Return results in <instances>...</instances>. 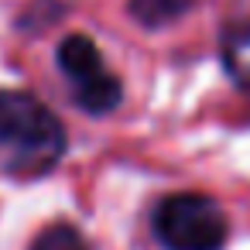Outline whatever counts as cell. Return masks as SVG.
Here are the masks:
<instances>
[{"instance_id": "6da1fadb", "label": "cell", "mask_w": 250, "mask_h": 250, "mask_svg": "<svg viewBox=\"0 0 250 250\" xmlns=\"http://www.w3.org/2000/svg\"><path fill=\"white\" fill-rule=\"evenodd\" d=\"M65 151L62 120L31 93L0 89V165L14 175H45Z\"/></svg>"}, {"instance_id": "7a4b0ae2", "label": "cell", "mask_w": 250, "mask_h": 250, "mask_svg": "<svg viewBox=\"0 0 250 250\" xmlns=\"http://www.w3.org/2000/svg\"><path fill=\"white\" fill-rule=\"evenodd\" d=\"M154 236L165 250H219L226 240V216L209 195L178 192L154 209Z\"/></svg>"}, {"instance_id": "3957f363", "label": "cell", "mask_w": 250, "mask_h": 250, "mask_svg": "<svg viewBox=\"0 0 250 250\" xmlns=\"http://www.w3.org/2000/svg\"><path fill=\"white\" fill-rule=\"evenodd\" d=\"M59 69L72 86V100L86 113H110L124 96L120 79L103 65L100 48L86 35H69L59 45Z\"/></svg>"}, {"instance_id": "277c9868", "label": "cell", "mask_w": 250, "mask_h": 250, "mask_svg": "<svg viewBox=\"0 0 250 250\" xmlns=\"http://www.w3.org/2000/svg\"><path fill=\"white\" fill-rule=\"evenodd\" d=\"M223 65H226L229 79L240 89L250 93V24L226 35V42H223Z\"/></svg>"}, {"instance_id": "5b68a950", "label": "cell", "mask_w": 250, "mask_h": 250, "mask_svg": "<svg viewBox=\"0 0 250 250\" xmlns=\"http://www.w3.org/2000/svg\"><path fill=\"white\" fill-rule=\"evenodd\" d=\"M195 0H130V14L144 24V28H161L178 21Z\"/></svg>"}, {"instance_id": "8992f818", "label": "cell", "mask_w": 250, "mask_h": 250, "mask_svg": "<svg viewBox=\"0 0 250 250\" xmlns=\"http://www.w3.org/2000/svg\"><path fill=\"white\" fill-rule=\"evenodd\" d=\"M31 250H89L86 236L69 226V223H52L48 229L38 233V240L31 243Z\"/></svg>"}]
</instances>
